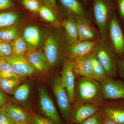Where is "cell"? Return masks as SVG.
Returning <instances> with one entry per match:
<instances>
[{
  "mask_svg": "<svg viewBox=\"0 0 124 124\" xmlns=\"http://www.w3.org/2000/svg\"><path fill=\"white\" fill-rule=\"evenodd\" d=\"M75 101L94 104L100 107L105 101L99 82L88 78L79 77L77 79L75 85Z\"/></svg>",
  "mask_w": 124,
  "mask_h": 124,
  "instance_id": "obj_1",
  "label": "cell"
},
{
  "mask_svg": "<svg viewBox=\"0 0 124 124\" xmlns=\"http://www.w3.org/2000/svg\"><path fill=\"white\" fill-rule=\"evenodd\" d=\"M93 51L105 70L107 76L116 78L118 75L116 56L107 40H101L95 46Z\"/></svg>",
  "mask_w": 124,
  "mask_h": 124,
  "instance_id": "obj_2",
  "label": "cell"
},
{
  "mask_svg": "<svg viewBox=\"0 0 124 124\" xmlns=\"http://www.w3.org/2000/svg\"><path fill=\"white\" fill-rule=\"evenodd\" d=\"M108 39L109 45L116 56L124 58V36L116 17L110 12L108 26Z\"/></svg>",
  "mask_w": 124,
  "mask_h": 124,
  "instance_id": "obj_3",
  "label": "cell"
},
{
  "mask_svg": "<svg viewBox=\"0 0 124 124\" xmlns=\"http://www.w3.org/2000/svg\"><path fill=\"white\" fill-rule=\"evenodd\" d=\"M61 36L55 33L47 37L44 46V54L49 67H54L60 62L62 58L63 44Z\"/></svg>",
  "mask_w": 124,
  "mask_h": 124,
  "instance_id": "obj_4",
  "label": "cell"
},
{
  "mask_svg": "<svg viewBox=\"0 0 124 124\" xmlns=\"http://www.w3.org/2000/svg\"><path fill=\"white\" fill-rule=\"evenodd\" d=\"M52 87L57 103L61 114L66 122L68 124L71 122V106L67 93L62 84L61 76L54 77Z\"/></svg>",
  "mask_w": 124,
  "mask_h": 124,
  "instance_id": "obj_5",
  "label": "cell"
},
{
  "mask_svg": "<svg viewBox=\"0 0 124 124\" xmlns=\"http://www.w3.org/2000/svg\"><path fill=\"white\" fill-rule=\"evenodd\" d=\"M110 7L106 0H94L93 4L94 18L102 39H108V26L110 13Z\"/></svg>",
  "mask_w": 124,
  "mask_h": 124,
  "instance_id": "obj_6",
  "label": "cell"
},
{
  "mask_svg": "<svg viewBox=\"0 0 124 124\" xmlns=\"http://www.w3.org/2000/svg\"><path fill=\"white\" fill-rule=\"evenodd\" d=\"M104 101L124 100V82L106 77L99 81Z\"/></svg>",
  "mask_w": 124,
  "mask_h": 124,
  "instance_id": "obj_7",
  "label": "cell"
},
{
  "mask_svg": "<svg viewBox=\"0 0 124 124\" xmlns=\"http://www.w3.org/2000/svg\"><path fill=\"white\" fill-rule=\"evenodd\" d=\"M75 75L72 60L69 59H65L61 72V79L63 85L66 90L71 104H73L75 101Z\"/></svg>",
  "mask_w": 124,
  "mask_h": 124,
  "instance_id": "obj_8",
  "label": "cell"
},
{
  "mask_svg": "<svg viewBox=\"0 0 124 124\" xmlns=\"http://www.w3.org/2000/svg\"><path fill=\"white\" fill-rule=\"evenodd\" d=\"M73 104L71 122L73 124H80L100 110V106L94 104L77 101H75Z\"/></svg>",
  "mask_w": 124,
  "mask_h": 124,
  "instance_id": "obj_9",
  "label": "cell"
},
{
  "mask_svg": "<svg viewBox=\"0 0 124 124\" xmlns=\"http://www.w3.org/2000/svg\"><path fill=\"white\" fill-rule=\"evenodd\" d=\"M39 104L41 110L47 118L56 124H62V121L53 100L42 86L39 88Z\"/></svg>",
  "mask_w": 124,
  "mask_h": 124,
  "instance_id": "obj_10",
  "label": "cell"
},
{
  "mask_svg": "<svg viewBox=\"0 0 124 124\" xmlns=\"http://www.w3.org/2000/svg\"><path fill=\"white\" fill-rule=\"evenodd\" d=\"M78 33V41L100 40L102 39L98 31L86 17H75Z\"/></svg>",
  "mask_w": 124,
  "mask_h": 124,
  "instance_id": "obj_11",
  "label": "cell"
},
{
  "mask_svg": "<svg viewBox=\"0 0 124 124\" xmlns=\"http://www.w3.org/2000/svg\"><path fill=\"white\" fill-rule=\"evenodd\" d=\"M1 58L11 65L16 74L19 77L31 75L36 72V70L24 55H12Z\"/></svg>",
  "mask_w": 124,
  "mask_h": 124,
  "instance_id": "obj_12",
  "label": "cell"
},
{
  "mask_svg": "<svg viewBox=\"0 0 124 124\" xmlns=\"http://www.w3.org/2000/svg\"><path fill=\"white\" fill-rule=\"evenodd\" d=\"M78 41L68 46L66 53L71 60L86 56L93 52L96 46L100 41Z\"/></svg>",
  "mask_w": 124,
  "mask_h": 124,
  "instance_id": "obj_13",
  "label": "cell"
},
{
  "mask_svg": "<svg viewBox=\"0 0 124 124\" xmlns=\"http://www.w3.org/2000/svg\"><path fill=\"white\" fill-rule=\"evenodd\" d=\"M100 107L107 117L118 124H124V100L104 101Z\"/></svg>",
  "mask_w": 124,
  "mask_h": 124,
  "instance_id": "obj_14",
  "label": "cell"
},
{
  "mask_svg": "<svg viewBox=\"0 0 124 124\" xmlns=\"http://www.w3.org/2000/svg\"><path fill=\"white\" fill-rule=\"evenodd\" d=\"M89 55L72 60L74 72L78 76L94 79L93 63Z\"/></svg>",
  "mask_w": 124,
  "mask_h": 124,
  "instance_id": "obj_15",
  "label": "cell"
},
{
  "mask_svg": "<svg viewBox=\"0 0 124 124\" xmlns=\"http://www.w3.org/2000/svg\"><path fill=\"white\" fill-rule=\"evenodd\" d=\"M26 57L36 70L41 72L48 71L49 66L44 53L38 50H31L28 52Z\"/></svg>",
  "mask_w": 124,
  "mask_h": 124,
  "instance_id": "obj_16",
  "label": "cell"
},
{
  "mask_svg": "<svg viewBox=\"0 0 124 124\" xmlns=\"http://www.w3.org/2000/svg\"><path fill=\"white\" fill-rule=\"evenodd\" d=\"M62 25L65 31V40L70 46L78 41V33L75 17L69 15L63 20Z\"/></svg>",
  "mask_w": 124,
  "mask_h": 124,
  "instance_id": "obj_17",
  "label": "cell"
},
{
  "mask_svg": "<svg viewBox=\"0 0 124 124\" xmlns=\"http://www.w3.org/2000/svg\"><path fill=\"white\" fill-rule=\"evenodd\" d=\"M4 110L15 123H32V117L29 113L19 107L6 105Z\"/></svg>",
  "mask_w": 124,
  "mask_h": 124,
  "instance_id": "obj_18",
  "label": "cell"
},
{
  "mask_svg": "<svg viewBox=\"0 0 124 124\" xmlns=\"http://www.w3.org/2000/svg\"><path fill=\"white\" fill-rule=\"evenodd\" d=\"M23 38L30 50L36 49L40 42L41 35L39 28L34 26L27 27L23 31Z\"/></svg>",
  "mask_w": 124,
  "mask_h": 124,
  "instance_id": "obj_19",
  "label": "cell"
},
{
  "mask_svg": "<svg viewBox=\"0 0 124 124\" xmlns=\"http://www.w3.org/2000/svg\"><path fill=\"white\" fill-rule=\"evenodd\" d=\"M62 5L74 17H86L87 14L78 0H59Z\"/></svg>",
  "mask_w": 124,
  "mask_h": 124,
  "instance_id": "obj_20",
  "label": "cell"
},
{
  "mask_svg": "<svg viewBox=\"0 0 124 124\" xmlns=\"http://www.w3.org/2000/svg\"><path fill=\"white\" fill-rule=\"evenodd\" d=\"M20 84L19 78H0V89L4 93L9 94H14Z\"/></svg>",
  "mask_w": 124,
  "mask_h": 124,
  "instance_id": "obj_21",
  "label": "cell"
},
{
  "mask_svg": "<svg viewBox=\"0 0 124 124\" xmlns=\"http://www.w3.org/2000/svg\"><path fill=\"white\" fill-rule=\"evenodd\" d=\"M19 19L18 14L14 12H6L0 13V28L13 26Z\"/></svg>",
  "mask_w": 124,
  "mask_h": 124,
  "instance_id": "obj_22",
  "label": "cell"
},
{
  "mask_svg": "<svg viewBox=\"0 0 124 124\" xmlns=\"http://www.w3.org/2000/svg\"><path fill=\"white\" fill-rule=\"evenodd\" d=\"M89 55L93 63L94 79L99 82L107 77L106 72L98 60L93 51Z\"/></svg>",
  "mask_w": 124,
  "mask_h": 124,
  "instance_id": "obj_23",
  "label": "cell"
},
{
  "mask_svg": "<svg viewBox=\"0 0 124 124\" xmlns=\"http://www.w3.org/2000/svg\"><path fill=\"white\" fill-rule=\"evenodd\" d=\"M13 55H23L27 50V46L24 39L18 36L11 42Z\"/></svg>",
  "mask_w": 124,
  "mask_h": 124,
  "instance_id": "obj_24",
  "label": "cell"
},
{
  "mask_svg": "<svg viewBox=\"0 0 124 124\" xmlns=\"http://www.w3.org/2000/svg\"><path fill=\"white\" fill-rule=\"evenodd\" d=\"M30 87L27 84H23L18 86L14 93V97L18 101H26L29 98Z\"/></svg>",
  "mask_w": 124,
  "mask_h": 124,
  "instance_id": "obj_25",
  "label": "cell"
},
{
  "mask_svg": "<svg viewBox=\"0 0 124 124\" xmlns=\"http://www.w3.org/2000/svg\"><path fill=\"white\" fill-rule=\"evenodd\" d=\"M18 30L13 26L0 28V39L11 41L17 38L18 35Z\"/></svg>",
  "mask_w": 124,
  "mask_h": 124,
  "instance_id": "obj_26",
  "label": "cell"
},
{
  "mask_svg": "<svg viewBox=\"0 0 124 124\" xmlns=\"http://www.w3.org/2000/svg\"><path fill=\"white\" fill-rule=\"evenodd\" d=\"M1 58L2 65L1 70L0 72V78H19V77L16 74L14 71L13 70L11 65L3 58Z\"/></svg>",
  "mask_w": 124,
  "mask_h": 124,
  "instance_id": "obj_27",
  "label": "cell"
},
{
  "mask_svg": "<svg viewBox=\"0 0 124 124\" xmlns=\"http://www.w3.org/2000/svg\"><path fill=\"white\" fill-rule=\"evenodd\" d=\"M38 13L42 19L49 22L55 23L57 20L54 12L48 6H41Z\"/></svg>",
  "mask_w": 124,
  "mask_h": 124,
  "instance_id": "obj_28",
  "label": "cell"
},
{
  "mask_svg": "<svg viewBox=\"0 0 124 124\" xmlns=\"http://www.w3.org/2000/svg\"><path fill=\"white\" fill-rule=\"evenodd\" d=\"M105 115L101 110L94 115L85 120L80 124H103Z\"/></svg>",
  "mask_w": 124,
  "mask_h": 124,
  "instance_id": "obj_29",
  "label": "cell"
},
{
  "mask_svg": "<svg viewBox=\"0 0 124 124\" xmlns=\"http://www.w3.org/2000/svg\"><path fill=\"white\" fill-rule=\"evenodd\" d=\"M13 55L11 42L0 39V57H9Z\"/></svg>",
  "mask_w": 124,
  "mask_h": 124,
  "instance_id": "obj_30",
  "label": "cell"
},
{
  "mask_svg": "<svg viewBox=\"0 0 124 124\" xmlns=\"http://www.w3.org/2000/svg\"><path fill=\"white\" fill-rule=\"evenodd\" d=\"M22 4L25 8L35 13H38L40 6L38 0H22Z\"/></svg>",
  "mask_w": 124,
  "mask_h": 124,
  "instance_id": "obj_31",
  "label": "cell"
},
{
  "mask_svg": "<svg viewBox=\"0 0 124 124\" xmlns=\"http://www.w3.org/2000/svg\"><path fill=\"white\" fill-rule=\"evenodd\" d=\"M15 122L3 110L0 111V124H15Z\"/></svg>",
  "mask_w": 124,
  "mask_h": 124,
  "instance_id": "obj_32",
  "label": "cell"
},
{
  "mask_svg": "<svg viewBox=\"0 0 124 124\" xmlns=\"http://www.w3.org/2000/svg\"><path fill=\"white\" fill-rule=\"evenodd\" d=\"M32 124H56L51 120L47 118L40 116H35L32 117Z\"/></svg>",
  "mask_w": 124,
  "mask_h": 124,
  "instance_id": "obj_33",
  "label": "cell"
},
{
  "mask_svg": "<svg viewBox=\"0 0 124 124\" xmlns=\"http://www.w3.org/2000/svg\"><path fill=\"white\" fill-rule=\"evenodd\" d=\"M117 73L124 80V58L116 56Z\"/></svg>",
  "mask_w": 124,
  "mask_h": 124,
  "instance_id": "obj_34",
  "label": "cell"
},
{
  "mask_svg": "<svg viewBox=\"0 0 124 124\" xmlns=\"http://www.w3.org/2000/svg\"><path fill=\"white\" fill-rule=\"evenodd\" d=\"M14 6L11 0H0V10L10 8Z\"/></svg>",
  "mask_w": 124,
  "mask_h": 124,
  "instance_id": "obj_35",
  "label": "cell"
},
{
  "mask_svg": "<svg viewBox=\"0 0 124 124\" xmlns=\"http://www.w3.org/2000/svg\"><path fill=\"white\" fill-rule=\"evenodd\" d=\"M117 3L120 15L124 21V0H117Z\"/></svg>",
  "mask_w": 124,
  "mask_h": 124,
  "instance_id": "obj_36",
  "label": "cell"
},
{
  "mask_svg": "<svg viewBox=\"0 0 124 124\" xmlns=\"http://www.w3.org/2000/svg\"><path fill=\"white\" fill-rule=\"evenodd\" d=\"M47 6L54 9H57V5L55 0H39Z\"/></svg>",
  "mask_w": 124,
  "mask_h": 124,
  "instance_id": "obj_37",
  "label": "cell"
},
{
  "mask_svg": "<svg viewBox=\"0 0 124 124\" xmlns=\"http://www.w3.org/2000/svg\"><path fill=\"white\" fill-rule=\"evenodd\" d=\"M6 97L3 91L0 89V106L4 108L7 105Z\"/></svg>",
  "mask_w": 124,
  "mask_h": 124,
  "instance_id": "obj_38",
  "label": "cell"
},
{
  "mask_svg": "<svg viewBox=\"0 0 124 124\" xmlns=\"http://www.w3.org/2000/svg\"><path fill=\"white\" fill-rule=\"evenodd\" d=\"M103 124H118L117 123L111 119L110 118L105 116V119Z\"/></svg>",
  "mask_w": 124,
  "mask_h": 124,
  "instance_id": "obj_39",
  "label": "cell"
},
{
  "mask_svg": "<svg viewBox=\"0 0 124 124\" xmlns=\"http://www.w3.org/2000/svg\"><path fill=\"white\" fill-rule=\"evenodd\" d=\"M2 58L1 57H0V72L1 70V68H2Z\"/></svg>",
  "mask_w": 124,
  "mask_h": 124,
  "instance_id": "obj_40",
  "label": "cell"
},
{
  "mask_svg": "<svg viewBox=\"0 0 124 124\" xmlns=\"http://www.w3.org/2000/svg\"><path fill=\"white\" fill-rule=\"evenodd\" d=\"M15 124H32L28 123H15Z\"/></svg>",
  "mask_w": 124,
  "mask_h": 124,
  "instance_id": "obj_41",
  "label": "cell"
},
{
  "mask_svg": "<svg viewBox=\"0 0 124 124\" xmlns=\"http://www.w3.org/2000/svg\"><path fill=\"white\" fill-rule=\"evenodd\" d=\"M4 110V108L0 106V111Z\"/></svg>",
  "mask_w": 124,
  "mask_h": 124,
  "instance_id": "obj_42",
  "label": "cell"
},
{
  "mask_svg": "<svg viewBox=\"0 0 124 124\" xmlns=\"http://www.w3.org/2000/svg\"><path fill=\"white\" fill-rule=\"evenodd\" d=\"M83 0V1H85V0Z\"/></svg>",
  "mask_w": 124,
  "mask_h": 124,
  "instance_id": "obj_43",
  "label": "cell"
}]
</instances>
